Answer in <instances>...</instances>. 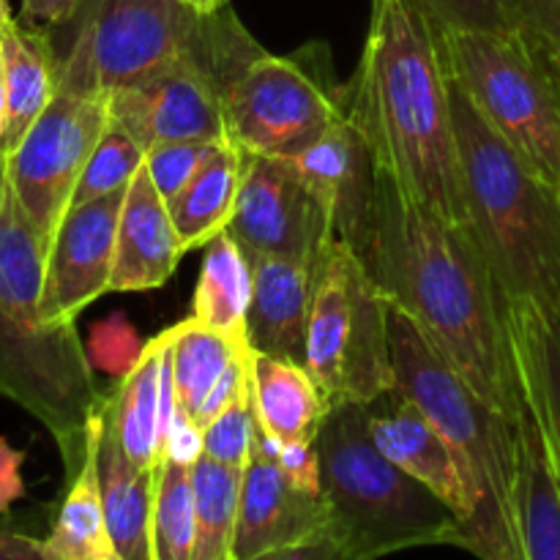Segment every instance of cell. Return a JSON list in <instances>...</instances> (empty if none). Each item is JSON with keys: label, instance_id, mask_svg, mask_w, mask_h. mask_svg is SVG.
<instances>
[{"label": "cell", "instance_id": "cell-1", "mask_svg": "<svg viewBox=\"0 0 560 560\" xmlns=\"http://www.w3.org/2000/svg\"><path fill=\"white\" fill-rule=\"evenodd\" d=\"M359 255L386 299L419 323L465 383L490 408L517 421L523 383L509 299L474 228L424 211L377 170L372 222Z\"/></svg>", "mask_w": 560, "mask_h": 560}, {"label": "cell", "instance_id": "cell-2", "mask_svg": "<svg viewBox=\"0 0 560 560\" xmlns=\"http://www.w3.org/2000/svg\"><path fill=\"white\" fill-rule=\"evenodd\" d=\"M345 113L381 173L424 211L468 224L452 77L441 25L421 0H372L370 33Z\"/></svg>", "mask_w": 560, "mask_h": 560}, {"label": "cell", "instance_id": "cell-3", "mask_svg": "<svg viewBox=\"0 0 560 560\" xmlns=\"http://www.w3.org/2000/svg\"><path fill=\"white\" fill-rule=\"evenodd\" d=\"M388 337L397 388L446 438L470 498L465 550L481 560H523L517 517V427L485 402L419 323L388 301Z\"/></svg>", "mask_w": 560, "mask_h": 560}, {"label": "cell", "instance_id": "cell-4", "mask_svg": "<svg viewBox=\"0 0 560 560\" xmlns=\"http://www.w3.org/2000/svg\"><path fill=\"white\" fill-rule=\"evenodd\" d=\"M452 77V74H448ZM463 191L474 228L506 299L560 312V197L501 135L490 129L452 80Z\"/></svg>", "mask_w": 560, "mask_h": 560}, {"label": "cell", "instance_id": "cell-5", "mask_svg": "<svg viewBox=\"0 0 560 560\" xmlns=\"http://www.w3.org/2000/svg\"><path fill=\"white\" fill-rule=\"evenodd\" d=\"M331 534L361 560L427 545L465 550L463 520L427 485L405 474L372 441L370 408H331L317 435Z\"/></svg>", "mask_w": 560, "mask_h": 560}, {"label": "cell", "instance_id": "cell-6", "mask_svg": "<svg viewBox=\"0 0 560 560\" xmlns=\"http://www.w3.org/2000/svg\"><path fill=\"white\" fill-rule=\"evenodd\" d=\"M452 80L481 118L552 189H560V88L536 44L517 31L441 25Z\"/></svg>", "mask_w": 560, "mask_h": 560}, {"label": "cell", "instance_id": "cell-7", "mask_svg": "<svg viewBox=\"0 0 560 560\" xmlns=\"http://www.w3.org/2000/svg\"><path fill=\"white\" fill-rule=\"evenodd\" d=\"M304 366L331 408L372 405L397 388L388 299L353 246L331 241L315 268Z\"/></svg>", "mask_w": 560, "mask_h": 560}, {"label": "cell", "instance_id": "cell-8", "mask_svg": "<svg viewBox=\"0 0 560 560\" xmlns=\"http://www.w3.org/2000/svg\"><path fill=\"white\" fill-rule=\"evenodd\" d=\"M107 126L109 93L98 85L85 36L77 33L69 58L60 63L52 102L33 120L14 151L0 156L5 178L47 252Z\"/></svg>", "mask_w": 560, "mask_h": 560}, {"label": "cell", "instance_id": "cell-9", "mask_svg": "<svg viewBox=\"0 0 560 560\" xmlns=\"http://www.w3.org/2000/svg\"><path fill=\"white\" fill-rule=\"evenodd\" d=\"M0 397L42 421L58 443L69 476L85 457L88 424L98 397L91 355L74 323H44L0 312Z\"/></svg>", "mask_w": 560, "mask_h": 560}, {"label": "cell", "instance_id": "cell-10", "mask_svg": "<svg viewBox=\"0 0 560 560\" xmlns=\"http://www.w3.org/2000/svg\"><path fill=\"white\" fill-rule=\"evenodd\" d=\"M228 137L257 156H299L345 115L290 58L257 52L222 88Z\"/></svg>", "mask_w": 560, "mask_h": 560}, {"label": "cell", "instance_id": "cell-11", "mask_svg": "<svg viewBox=\"0 0 560 560\" xmlns=\"http://www.w3.org/2000/svg\"><path fill=\"white\" fill-rule=\"evenodd\" d=\"M208 14L186 0H93L80 33L107 93L162 74L206 38Z\"/></svg>", "mask_w": 560, "mask_h": 560}, {"label": "cell", "instance_id": "cell-12", "mask_svg": "<svg viewBox=\"0 0 560 560\" xmlns=\"http://www.w3.org/2000/svg\"><path fill=\"white\" fill-rule=\"evenodd\" d=\"M228 233L246 252L306 262L317 268L337 241L331 213L304 178L293 156L246 153L235 213Z\"/></svg>", "mask_w": 560, "mask_h": 560}, {"label": "cell", "instance_id": "cell-13", "mask_svg": "<svg viewBox=\"0 0 560 560\" xmlns=\"http://www.w3.org/2000/svg\"><path fill=\"white\" fill-rule=\"evenodd\" d=\"M202 47L148 82L109 93V124L135 137L145 153L167 142L224 140L222 88L208 69Z\"/></svg>", "mask_w": 560, "mask_h": 560}, {"label": "cell", "instance_id": "cell-14", "mask_svg": "<svg viewBox=\"0 0 560 560\" xmlns=\"http://www.w3.org/2000/svg\"><path fill=\"white\" fill-rule=\"evenodd\" d=\"M124 191L69 208L47 252L42 290L44 323H74L113 284Z\"/></svg>", "mask_w": 560, "mask_h": 560}, {"label": "cell", "instance_id": "cell-15", "mask_svg": "<svg viewBox=\"0 0 560 560\" xmlns=\"http://www.w3.org/2000/svg\"><path fill=\"white\" fill-rule=\"evenodd\" d=\"M167 334L173 399L186 419L206 430L233 399L249 392V339L213 331L191 317L167 328Z\"/></svg>", "mask_w": 560, "mask_h": 560}, {"label": "cell", "instance_id": "cell-16", "mask_svg": "<svg viewBox=\"0 0 560 560\" xmlns=\"http://www.w3.org/2000/svg\"><path fill=\"white\" fill-rule=\"evenodd\" d=\"M334 222V235L355 252L364 246L377 191V162L364 131L348 113L293 156Z\"/></svg>", "mask_w": 560, "mask_h": 560}, {"label": "cell", "instance_id": "cell-17", "mask_svg": "<svg viewBox=\"0 0 560 560\" xmlns=\"http://www.w3.org/2000/svg\"><path fill=\"white\" fill-rule=\"evenodd\" d=\"M331 530L323 495L295 487L273 459L255 454L244 468L235 560H252Z\"/></svg>", "mask_w": 560, "mask_h": 560}, {"label": "cell", "instance_id": "cell-18", "mask_svg": "<svg viewBox=\"0 0 560 560\" xmlns=\"http://www.w3.org/2000/svg\"><path fill=\"white\" fill-rule=\"evenodd\" d=\"M184 255L167 200L159 195L148 167H142L126 189L124 208H120L109 290L137 293V290L162 288Z\"/></svg>", "mask_w": 560, "mask_h": 560}, {"label": "cell", "instance_id": "cell-19", "mask_svg": "<svg viewBox=\"0 0 560 560\" xmlns=\"http://www.w3.org/2000/svg\"><path fill=\"white\" fill-rule=\"evenodd\" d=\"M246 255L255 277L252 306L246 315L249 348L304 364L315 268L288 257L255 255V252Z\"/></svg>", "mask_w": 560, "mask_h": 560}, {"label": "cell", "instance_id": "cell-20", "mask_svg": "<svg viewBox=\"0 0 560 560\" xmlns=\"http://www.w3.org/2000/svg\"><path fill=\"white\" fill-rule=\"evenodd\" d=\"M167 350L170 334L164 331L142 348L118 394L107 399V419L120 452L145 470H159L162 465L164 430L175 405Z\"/></svg>", "mask_w": 560, "mask_h": 560}, {"label": "cell", "instance_id": "cell-21", "mask_svg": "<svg viewBox=\"0 0 560 560\" xmlns=\"http://www.w3.org/2000/svg\"><path fill=\"white\" fill-rule=\"evenodd\" d=\"M394 397L397 402L386 405L381 413L366 405L372 441L392 463L430 487L441 501H446L457 512L465 536V525L470 520V498L452 446L410 399H405L399 392H394Z\"/></svg>", "mask_w": 560, "mask_h": 560}, {"label": "cell", "instance_id": "cell-22", "mask_svg": "<svg viewBox=\"0 0 560 560\" xmlns=\"http://www.w3.org/2000/svg\"><path fill=\"white\" fill-rule=\"evenodd\" d=\"M514 359L560 474V312L530 299H509Z\"/></svg>", "mask_w": 560, "mask_h": 560}, {"label": "cell", "instance_id": "cell-23", "mask_svg": "<svg viewBox=\"0 0 560 560\" xmlns=\"http://www.w3.org/2000/svg\"><path fill=\"white\" fill-rule=\"evenodd\" d=\"M514 427L520 452L517 517L523 560H560V474L525 394Z\"/></svg>", "mask_w": 560, "mask_h": 560}, {"label": "cell", "instance_id": "cell-24", "mask_svg": "<svg viewBox=\"0 0 560 560\" xmlns=\"http://www.w3.org/2000/svg\"><path fill=\"white\" fill-rule=\"evenodd\" d=\"M249 394L257 424L277 441H317L331 402L299 361L252 350Z\"/></svg>", "mask_w": 560, "mask_h": 560}, {"label": "cell", "instance_id": "cell-25", "mask_svg": "<svg viewBox=\"0 0 560 560\" xmlns=\"http://www.w3.org/2000/svg\"><path fill=\"white\" fill-rule=\"evenodd\" d=\"M159 470L137 468L113 435L107 402L98 435V485L109 534L126 560H153V498Z\"/></svg>", "mask_w": 560, "mask_h": 560}, {"label": "cell", "instance_id": "cell-26", "mask_svg": "<svg viewBox=\"0 0 560 560\" xmlns=\"http://www.w3.org/2000/svg\"><path fill=\"white\" fill-rule=\"evenodd\" d=\"M107 402V399H104ZM102 410L88 424L85 457L80 470L71 476L69 492L58 509L44 552L52 560H126L109 534L104 517L102 485H98V435H102Z\"/></svg>", "mask_w": 560, "mask_h": 560}, {"label": "cell", "instance_id": "cell-27", "mask_svg": "<svg viewBox=\"0 0 560 560\" xmlns=\"http://www.w3.org/2000/svg\"><path fill=\"white\" fill-rule=\"evenodd\" d=\"M0 63H3L5 82V126L0 137V156H5L52 102L60 66H55L42 31H31L16 20L0 36Z\"/></svg>", "mask_w": 560, "mask_h": 560}, {"label": "cell", "instance_id": "cell-28", "mask_svg": "<svg viewBox=\"0 0 560 560\" xmlns=\"http://www.w3.org/2000/svg\"><path fill=\"white\" fill-rule=\"evenodd\" d=\"M244 148L224 137L189 184L167 202L184 252L211 244L228 230L244 180Z\"/></svg>", "mask_w": 560, "mask_h": 560}, {"label": "cell", "instance_id": "cell-29", "mask_svg": "<svg viewBox=\"0 0 560 560\" xmlns=\"http://www.w3.org/2000/svg\"><path fill=\"white\" fill-rule=\"evenodd\" d=\"M252 262L244 246L224 230L208 244L200 282L191 299V320L222 334H244L252 306Z\"/></svg>", "mask_w": 560, "mask_h": 560}, {"label": "cell", "instance_id": "cell-30", "mask_svg": "<svg viewBox=\"0 0 560 560\" xmlns=\"http://www.w3.org/2000/svg\"><path fill=\"white\" fill-rule=\"evenodd\" d=\"M191 487L197 525L191 560H235L244 470L200 457L191 465Z\"/></svg>", "mask_w": 560, "mask_h": 560}, {"label": "cell", "instance_id": "cell-31", "mask_svg": "<svg viewBox=\"0 0 560 560\" xmlns=\"http://www.w3.org/2000/svg\"><path fill=\"white\" fill-rule=\"evenodd\" d=\"M195 536L191 465L162 459L153 498V560H191Z\"/></svg>", "mask_w": 560, "mask_h": 560}, {"label": "cell", "instance_id": "cell-32", "mask_svg": "<svg viewBox=\"0 0 560 560\" xmlns=\"http://www.w3.org/2000/svg\"><path fill=\"white\" fill-rule=\"evenodd\" d=\"M142 167H145V148L135 137L126 135L124 129L109 124L104 137L98 140L96 151L88 159L80 180H77L69 208L129 189V184Z\"/></svg>", "mask_w": 560, "mask_h": 560}, {"label": "cell", "instance_id": "cell-33", "mask_svg": "<svg viewBox=\"0 0 560 560\" xmlns=\"http://www.w3.org/2000/svg\"><path fill=\"white\" fill-rule=\"evenodd\" d=\"M257 427L252 394H241L202 430V457L244 470L255 454Z\"/></svg>", "mask_w": 560, "mask_h": 560}, {"label": "cell", "instance_id": "cell-34", "mask_svg": "<svg viewBox=\"0 0 560 560\" xmlns=\"http://www.w3.org/2000/svg\"><path fill=\"white\" fill-rule=\"evenodd\" d=\"M219 142L222 140H186L151 148L145 153V167L156 184L159 195L167 202L173 200L189 184L191 175L202 167V162L217 151Z\"/></svg>", "mask_w": 560, "mask_h": 560}, {"label": "cell", "instance_id": "cell-35", "mask_svg": "<svg viewBox=\"0 0 560 560\" xmlns=\"http://www.w3.org/2000/svg\"><path fill=\"white\" fill-rule=\"evenodd\" d=\"M438 25L452 31H514L503 0H421Z\"/></svg>", "mask_w": 560, "mask_h": 560}, {"label": "cell", "instance_id": "cell-36", "mask_svg": "<svg viewBox=\"0 0 560 560\" xmlns=\"http://www.w3.org/2000/svg\"><path fill=\"white\" fill-rule=\"evenodd\" d=\"M509 22L530 44L560 49V0H503Z\"/></svg>", "mask_w": 560, "mask_h": 560}, {"label": "cell", "instance_id": "cell-37", "mask_svg": "<svg viewBox=\"0 0 560 560\" xmlns=\"http://www.w3.org/2000/svg\"><path fill=\"white\" fill-rule=\"evenodd\" d=\"M135 345H137L135 331H131L120 317H113V320L102 323V326L93 331L91 353L88 355L109 372H120V370L129 372L142 353V350H137L135 353Z\"/></svg>", "mask_w": 560, "mask_h": 560}, {"label": "cell", "instance_id": "cell-38", "mask_svg": "<svg viewBox=\"0 0 560 560\" xmlns=\"http://www.w3.org/2000/svg\"><path fill=\"white\" fill-rule=\"evenodd\" d=\"M202 457V430L195 421L186 419L173 405L167 419V430H164V459H173L180 465H195Z\"/></svg>", "mask_w": 560, "mask_h": 560}, {"label": "cell", "instance_id": "cell-39", "mask_svg": "<svg viewBox=\"0 0 560 560\" xmlns=\"http://www.w3.org/2000/svg\"><path fill=\"white\" fill-rule=\"evenodd\" d=\"M252 560H361L355 558L337 536L328 530V534L315 536V539L299 541V545L279 547V550L262 552V556Z\"/></svg>", "mask_w": 560, "mask_h": 560}, {"label": "cell", "instance_id": "cell-40", "mask_svg": "<svg viewBox=\"0 0 560 560\" xmlns=\"http://www.w3.org/2000/svg\"><path fill=\"white\" fill-rule=\"evenodd\" d=\"M82 3L85 0H22L20 20L16 22L31 27V31L63 25V22H69L80 11Z\"/></svg>", "mask_w": 560, "mask_h": 560}, {"label": "cell", "instance_id": "cell-41", "mask_svg": "<svg viewBox=\"0 0 560 560\" xmlns=\"http://www.w3.org/2000/svg\"><path fill=\"white\" fill-rule=\"evenodd\" d=\"M22 463H25V452L0 438V514H5L16 501L25 498Z\"/></svg>", "mask_w": 560, "mask_h": 560}, {"label": "cell", "instance_id": "cell-42", "mask_svg": "<svg viewBox=\"0 0 560 560\" xmlns=\"http://www.w3.org/2000/svg\"><path fill=\"white\" fill-rule=\"evenodd\" d=\"M0 560H52L44 552V545L33 536L0 530Z\"/></svg>", "mask_w": 560, "mask_h": 560}, {"label": "cell", "instance_id": "cell-43", "mask_svg": "<svg viewBox=\"0 0 560 560\" xmlns=\"http://www.w3.org/2000/svg\"><path fill=\"white\" fill-rule=\"evenodd\" d=\"M186 3L200 11V14H217L219 9L228 5V0H186Z\"/></svg>", "mask_w": 560, "mask_h": 560}, {"label": "cell", "instance_id": "cell-44", "mask_svg": "<svg viewBox=\"0 0 560 560\" xmlns=\"http://www.w3.org/2000/svg\"><path fill=\"white\" fill-rule=\"evenodd\" d=\"M541 55H545L547 63H550L552 77H556V82H558V88H560V49H541Z\"/></svg>", "mask_w": 560, "mask_h": 560}, {"label": "cell", "instance_id": "cell-45", "mask_svg": "<svg viewBox=\"0 0 560 560\" xmlns=\"http://www.w3.org/2000/svg\"><path fill=\"white\" fill-rule=\"evenodd\" d=\"M5 126V82H3V63H0V137Z\"/></svg>", "mask_w": 560, "mask_h": 560}, {"label": "cell", "instance_id": "cell-46", "mask_svg": "<svg viewBox=\"0 0 560 560\" xmlns=\"http://www.w3.org/2000/svg\"><path fill=\"white\" fill-rule=\"evenodd\" d=\"M14 22V16H11V9H9V0H0V36H3L5 27Z\"/></svg>", "mask_w": 560, "mask_h": 560}, {"label": "cell", "instance_id": "cell-47", "mask_svg": "<svg viewBox=\"0 0 560 560\" xmlns=\"http://www.w3.org/2000/svg\"><path fill=\"white\" fill-rule=\"evenodd\" d=\"M558 197H560V189H558Z\"/></svg>", "mask_w": 560, "mask_h": 560}]
</instances>
